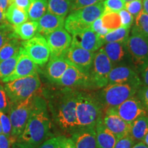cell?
Masks as SVG:
<instances>
[{
  "label": "cell",
  "instance_id": "6da1fadb",
  "mask_svg": "<svg viewBox=\"0 0 148 148\" xmlns=\"http://www.w3.org/2000/svg\"><path fill=\"white\" fill-rule=\"evenodd\" d=\"M51 127V121L47 101L36 95L33 106L23 132L18 141L28 143L34 147H38L45 140Z\"/></svg>",
  "mask_w": 148,
  "mask_h": 148
},
{
  "label": "cell",
  "instance_id": "7a4b0ae2",
  "mask_svg": "<svg viewBox=\"0 0 148 148\" xmlns=\"http://www.w3.org/2000/svg\"><path fill=\"white\" fill-rule=\"evenodd\" d=\"M76 92L62 90L53 98L49 106L55 123L66 132L72 133L79 127L76 118Z\"/></svg>",
  "mask_w": 148,
  "mask_h": 148
},
{
  "label": "cell",
  "instance_id": "3957f363",
  "mask_svg": "<svg viewBox=\"0 0 148 148\" xmlns=\"http://www.w3.org/2000/svg\"><path fill=\"white\" fill-rule=\"evenodd\" d=\"M76 118L78 126L95 127L102 118L100 101L90 94L76 92Z\"/></svg>",
  "mask_w": 148,
  "mask_h": 148
},
{
  "label": "cell",
  "instance_id": "277c9868",
  "mask_svg": "<svg viewBox=\"0 0 148 148\" xmlns=\"http://www.w3.org/2000/svg\"><path fill=\"white\" fill-rule=\"evenodd\" d=\"M41 86L38 73L5 83L4 88L11 106L36 95Z\"/></svg>",
  "mask_w": 148,
  "mask_h": 148
},
{
  "label": "cell",
  "instance_id": "5b68a950",
  "mask_svg": "<svg viewBox=\"0 0 148 148\" xmlns=\"http://www.w3.org/2000/svg\"><path fill=\"white\" fill-rule=\"evenodd\" d=\"M140 86L131 83L107 84L101 91V100L108 108L117 106L136 95Z\"/></svg>",
  "mask_w": 148,
  "mask_h": 148
},
{
  "label": "cell",
  "instance_id": "8992f818",
  "mask_svg": "<svg viewBox=\"0 0 148 148\" xmlns=\"http://www.w3.org/2000/svg\"><path fill=\"white\" fill-rule=\"evenodd\" d=\"M36 95L30 96L25 100L16 104L12 105L10 107L8 114L12 125L11 135L17 138L23 132L24 128L26 125Z\"/></svg>",
  "mask_w": 148,
  "mask_h": 148
},
{
  "label": "cell",
  "instance_id": "52a82bcc",
  "mask_svg": "<svg viewBox=\"0 0 148 148\" xmlns=\"http://www.w3.org/2000/svg\"><path fill=\"white\" fill-rule=\"evenodd\" d=\"M113 64L102 49L96 51L90 71L92 85L97 88H103L108 84V77Z\"/></svg>",
  "mask_w": 148,
  "mask_h": 148
},
{
  "label": "cell",
  "instance_id": "ba28073f",
  "mask_svg": "<svg viewBox=\"0 0 148 148\" xmlns=\"http://www.w3.org/2000/svg\"><path fill=\"white\" fill-rule=\"evenodd\" d=\"M125 45L130 60L138 71L148 58V38L132 28Z\"/></svg>",
  "mask_w": 148,
  "mask_h": 148
},
{
  "label": "cell",
  "instance_id": "9c48e42d",
  "mask_svg": "<svg viewBox=\"0 0 148 148\" xmlns=\"http://www.w3.org/2000/svg\"><path fill=\"white\" fill-rule=\"evenodd\" d=\"M21 47L33 62L43 66L49 61L50 50L45 36L37 33L30 39L21 42Z\"/></svg>",
  "mask_w": 148,
  "mask_h": 148
},
{
  "label": "cell",
  "instance_id": "30bf717a",
  "mask_svg": "<svg viewBox=\"0 0 148 148\" xmlns=\"http://www.w3.org/2000/svg\"><path fill=\"white\" fill-rule=\"evenodd\" d=\"M106 111L115 113L128 123H132L134 120L147 114L139 99L136 95L130 97L119 106L107 108Z\"/></svg>",
  "mask_w": 148,
  "mask_h": 148
},
{
  "label": "cell",
  "instance_id": "8fae6325",
  "mask_svg": "<svg viewBox=\"0 0 148 148\" xmlns=\"http://www.w3.org/2000/svg\"><path fill=\"white\" fill-rule=\"evenodd\" d=\"M50 50V57H63L71 45L72 36L65 29L60 28L45 36Z\"/></svg>",
  "mask_w": 148,
  "mask_h": 148
},
{
  "label": "cell",
  "instance_id": "7c38bea8",
  "mask_svg": "<svg viewBox=\"0 0 148 148\" xmlns=\"http://www.w3.org/2000/svg\"><path fill=\"white\" fill-rule=\"evenodd\" d=\"M95 53L78 46L71 45L63 57L70 64L86 73H90Z\"/></svg>",
  "mask_w": 148,
  "mask_h": 148
},
{
  "label": "cell",
  "instance_id": "4fadbf2b",
  "mask_svg": "<svg viewBox=\"0 0 148 148\" xmlns=\"http://www.w3.org/2000/svg\"><path fill=\"white\" fill-rule=\"evenodd\" d=\"M57 84L67 88L86 87L91 86L92 82L90 73H86L70 64Z\"/></svg>",
  "mask_w": 148,
  "mask_h": 148
},
{
  "label": "cell",
  "instance_id": "5bb4252c",
  "mask_svg": "<svg viewBox=\"0 0 148 148\" xmlns=\"http://www.w3.org/2000/svg\"><path fill=\"white\" fill-rule=\"evenodd\" d=\"M38 70V65L31 60L25 53L23 48L21 47L19 50V56L15 68L8 76L3 79L2 82L6 83L21 77L34 75L37 73Z\"/></svg>",
  "mask_w": 148,
  "mask_h": 148
},
{
  "label": "cell",
  "instance_id": "9a60e30c",
  "mask_svg": "<svg viewBox=\"0 0 148 148\" xmlns=\"http://www.w3.org/2000/svg\"><path fill=\"white\" fill-rule=\"evenodd\" d=\"M125 83L142 86V82L137 72L132 67L122 64L112 68L109 74L108 84Z\"/></svg>",
  "mask_w": 148,
  "mask_h": 148
},
{
  "label": "cell",
  "instance_id": "2e32d148",
  "mask_svg": "<svg viewBox=\"0 0 148 148\" xmlns=\"http://www.w3.org/2000/svg\"><path fill=\"white\" fill-rule=\"evenodd\" d=\"M71 44L88 51L95 52L102 47L103 42L101 36L89 28L82 32L72 35Z\"/></svg>",
  "mask_w": 148,
  "mask_h": 148
},
{
  "label": "cell",
  "instance_id": "e0dca14e",
  "mask_svg": "<svg viewBox=\"0 0 148 148\" xmlns=\"http://www.w3.org/2000/svg\"><path fill=\"white\" fill-rule=\"evenodd\" d=\"M76 148H98L95 127H80L71 133Z\"/></svg>",
  "mask_w": 148,
  "mask_h": 148
},
{
  "label": "cell",
  "instance_id": "ac0fdd59",
  "mask_svg": "<svg viewBox=\"0 0 148 148\" xmlns=\"http://www.w3.org/2000/svg\"><path fill=\"white\" fill-rule=\"evenodd\" d=\"M102 122L105 126L115 135L117 139L129 134L130 123L122 119L115 113L106 111L104 116H102Z\"/></svg>",
  "mask_w": 148,
  "mask_h": 148
},
{
  "label": "cell",
  "instance_id": "d6986e66",
  "mask_svg": "<svg viewBox=\"0 0 148 148\" xmlns=\"http://www.w3.org/2000/svg\"><path fill=\"white\" fill-rule=\"evenodd\" d=\"M101 48L112 62L113 66L115 64L117 65V64H122L125 59L127 58V57L130 58L125 42H107V43L103 44Z\"/></svg>",
  "mask_w": 148,
  "mask_h": 148
},
{
  "label": "cell",
  "instance_id": "ffe728a7",
  "mask_svg": "<svg viewBox=\"0 0 148 148\" xmlns=\"http://www.w3.org/2000/svg\"><path fill=\"white\" fill-rule=\"evenodd\" d=\"M65 17L47 12L38 21V33L42 36L54 32L60 28H63Z\"/></svg>",
  "mask_w": 148,
  "mask_h": 148
},
{
  "label": "cell",
  "instance_id": "44dd1931",
  "mask_svg": "<svg viewBox=\"0 0 148 148\" xmlns=\"http://www.w3.org/2000/svg\"><path fill=\"white\" fill-rule=\"evenodd\" d=\"M69 65L64 57L50 58L46 66V76L51 82L57 83Z\"/></svg>",
  "mask_w": 148,
  "mask_h": 148
},
{
  "label": "cell",
  "instance_id": "7402d4cb",
  "mask_svg": "<svg viewBox=\"0 0 148 148\" xmlns=\"http://www.w3.org/2000/svg\"><path fill=\"white\" fill-rule=\"evenodd\" d=\"M103 12H104L103 3L101 1L95 4L73 11L70 14L85 23L91 24L97 18L101 17Z\"/></svg>",
  "mask_w": 148,
  "mask_h": 148
},
{
  "label": "cell",
  "instance_id": "603a6c76",
  "mask_svg": "<svg viewBox=\"0 0 148 148\" xmlns=\"http://www.w3.org/2000/svg\"><path fill=\"white\" fill-rule=\"evenodd\" d=\"M95 132L98 148H114L117 138L105 126L102 122V118L96 123Z\"/></svg>",
  "mask_w": 148,
  "mask_h": 148
},
{
  "label": "cell",
  "instance_id": "cb8c5ba5",
  "mask_svg": "<svg viewBox=\"0 0 148 148\" xmlns=\"http://www.w3.org/2000/svg\"><path fill=\"white\" fill-rule=\"evenodd\" d=\"M148 133V116H142L130 123V135L135 141H143Z\"/></svg>",
  "mask_w": 148,
  "mask_h": 148
},
{
  "label": "cell",
  "instance_id": "d4e9b609",
  "mask_svg": "<svg viewBox=\"0 0 148 148\" xmlns=\"http://www.w3.org/2000/svg\"><path fill=\"white\" fill-rule=\"evenodd\" d=\"M14 32L19 39L27 40L34 37L38 29V21H29L13 26Z\"/></svg>",
  "mask_w": 148,
  "mask_h": 148
},
{
  "label": "cell",
  "instance_id": "484cf974",
  "mask_svg": "<svg viewBox=\"0 0 148 148\" xmlns=\"http://www.w3.org/2000/svg\"><path fill=\"white\" fill-rule=\"evenodd\" d=\"M5 17L8 23L14 26L27 21L28 14L26 11L18 8L15 5L10 4L5 10Z\"/></svg>",
  "mask_w": 148,
  "mask_h": 148
},
{
  "label": "cell",
  "instance_id": "4316f807",
  "mask_svg": "<svg viewBox=\"0 0 148 148\" xmlns=\"http://www.w3.org/2000/svg\"><path fill=\"white\" fill-rule=\"evenodd\" d=\"M71 0H47V11L56 15L65 16L70 12Z\"/></svg>",
  "mask_w": 148,
  "mask_h": 148
},
{
  "label": "cell",
  "instance_id": "83f0119b",
  "mask_svg": "<svg viewBox=\"0 0 148 148\" xmlns=\"http://www.w3.org/2000/svg\"><path fill=\"white\" fill-rule=\"evenodd\" d=\"M21 47V42L17 37H14L8 40L0 47V62L11 58L17 53Z\"/></svg>",
  "mask_w": 148,
  "mask_h": 148
},
{
  "label": "cell",
  "instance_id": "f1b7e54d",
  "mask_svg": "<svg viewBox=\"0 0 148 148\" xmlns=\"http://www.w3.org/2000/svg\"><path fill=\"white\" fill-rule=\"evenodd\" d=\"M64 27L70 34L74 35L90 28V24L85 23L71 14H69L64 21Z\"/></svg>",
  "mask_w": 148,
  "mask_h": 148
},
{
  "label": "cell",
  "instance_id": "f546056e",
  "mask_svg": "<svg viewBox=\"0 0 148 148\" xmlns=\"http://www.w3.org/2000/svg\"><path fill=\"white\" fill-rule=\"evenodd\" d=\"M47 11V0H33L27 14L29 21H38Z\"/></svg>",
  "mask_w": 148,
  "mask_h": 148
},
{
  "label": "cell",
  "instance_id": "4dcf8cb0",
  "mask_svg": "<svg viewBox=\"0 0 148 148\" xmlns=\"http://www.w3.org/2000/svg\"><path fill=\"white\" fill-rule=\"evenodd\" d=\"M130 28L124 27H120L119 28L110 31L105 36H101L103 44L112 42H126L128 38Z\"/></svg>",
  "mask_w": 148,
  "mask_h": 148
},
{
  "label": "cell",
  "instance_id": "1f68e13d",
  "mask_svg": "<svg viewBox=\"0 0 148 148\" xmlns=\"http://www.w3.org/2000/svg\"><path fill=\"white\" fill-rule=\"evenodd\" d=\"M103 27L108 29V32L121 27V18L119 12H106L101 16Z\"/></svg>",
  "mask_w": 148,
  "mask_h": 148
},
{
  "label": "cell",
  "instance_id": "d6a6232c",
  "mask_svg": "<svg viewBox=\"0 0 148 148\" xmlns=\"http://www.w3.org/2000/svg\"><path fill=\"white\" fill-rule=\"evenodd\" d=\"M18 56L19 51L11 58L0 62V81L2 82L3 79L13 71L18 61Z\"/></svg>",
  "mask_w": 148,
  "mask_h": 148
},
{
  "label": "cell",
  "instance_id": "836d02e7",
  "mask_svg": "<svg viewBox=\"0 0 148 148\" xmlns=\"http://www.w3.org/2000/svg\"><path fill=\"white\" fill-rule=\"evenodd\" d=\"M132 29L148 38V14L143 10L135 17V25Z\"/></svg>",
  "mask_w": 148,
  "mask_h": 148
},
{
  "label": "cell",
  "instance_id": "e575fe53",
  "mask_svg": "<svg viewBox=\"0 0 148 148\" xmlns=\"http://www.w3.org/2000/svg\"><path fill=\"white\" fill-rule=\"evenodd\" d=\"M14 37L17 36L14 34L13 26L11 24L7 21L0 24V47Z\"/></svg>",
  "mask_w": 148,
  "mask_h": 148
},
{
  "label": "cell",
  "instance_id": "d590c367",
  "mask_svg": "<svg viewBox=\"0 0 148 148\" xmlns=\"http://www.w3.org/2000/svg\"><path fill=\"white\" fill-rule=\"evenodd\" d=\"M104 12H119L124 8L125 1L123 0H106L103 1Z\"/></svg>",
  "mask_w": 148,
  "mask_h": 148
},
{
  "label": "cell",
  "instance_id": "8d00e7d4",
  "mask_svg": "<svg viewBox=\"0 0 148 148\" xmlns=\"http://www.w3.org/2000/svg\"><path fill=\"white\" fill-rule=\"evenodd\" d=\"M124 9L135 18L143 10V0H133L128 2H125Z\"/></svg>",
  "mask_w": 148,
  "mask_h": 148
},
{
  "label": "cell",
  "instance_id": "74e56055",
  "mask_svg": "<svg viewBox=\"0 0 148 148\" xmlns=\"http://www.w3.org/2000/svg\"><path fill=\"white\" fill-rule=\"evenodd\" d=\"M11 104L7 95L4 86L0 84V110L8 114L10 112Z\"/></svg>",
  "mask_w": 148,
  "mask_h": 148
},
{
  "label": "cell",
  "instance_id": "f35d334b",
  "mask_svg": "<svg viewBox=\"0 0 148 148\" xmlns=\"http://www.w3.org/2000/svg\"><path fill=\"white\" fill-rule=\"evenodd\" d=\"M0 124L1 125L3 134L8 135V136L11 135L12 125H11L10 119L9 116L1 110H0Z\"/></svg>",
  "mask_w": 148,
  "mask_h": 148
},
{
  "label": "cell",
  "instance_id": "ab89813d",
  "mask_svg": "<svg viewBox=\"0 0 148 148\" xmlns=\"http://www.w3.org/2000/svg\"><path fill=\"white\" fill-rule=\"evenodd\" d=\"M64 136L52 137L45 140L39 145L38 148H62V141Z\"/></svg>",
  "mask_w": 148,
  "mask_h": 148
},
{
  "label": "cell",
  "instance_id": "60d3db41",
  "mask_svg": "<svg viewBox=\"0 0 148 148\" xmlns=\"http://www.w3.org/2000/svg\"><path fill=\"white\" fill-rule=\"evenodd\" d=\"M101 1V0H71V6L70 12L88 6V5L95 4V3Z\"/></svg>",
  "mask_w": 148,
  "mask_h": 148
},
{
  "label": "cell",
  "instance_id": "b9f144b4",
  "mask_svg": "<svg viewBox=\"0 0 148 148\" xmlns=\"http://www.w3.org/2000/svg\"><path fill=\"white\" fill-rule=\"evenodd\" d=\"M135 143L136 141L129 134L117 139L114 148H132Z\"/></svg>",
  "mask_w": 148,
  "mask_h": 148
},
{
  "label": "cell",
  "instance_id": "7bdbcfd3",
  "mask_svg": "<svg viewBox=\"0 0 148 148\" xmlns=\"http://www.w3.org/2000/svg\"><path fill=\"white\" fill-rule=\"evenodd\" d=\"M119 14L121 18V26L124 27H128L130 28L132 26L133 22H134V17L125 9H122L119 12Z\"/></svg>",
  "mask_w": 148,
  "mask_h": 148
},
{
  "label": "cell",
  "instance_id": "ee69618b",
  "mask_svg": "<svg viewBox=\"0 0 148 148\" xmlns=\"http://www.w3.org/2000/svg\"><path fill=\"white\" fill-rule=\"evenodd\" d=\"M136 94L146 112L148 113V86H140L136 92Z\"/></svg>",
  "mask_w": 148,
  "mask_h": 148
},
{
  "label": "cell",
  "instance_id": "f6af8a7d",
  "mask_svg": "<svg viewBox=\"0 0 148 148\" xmlns=\"http://www.w3.org/2000/svg\"><path fill=\"white\" fill-rule=\"evenodd\" d=\"M90 29L100 36H105L109 32L108 29L106 27H103L101 17L97 18L90 24Z\"/></svg>",
  "mask_w": 148,
  "mask_h": 148
},
{
  "label": "cell",
  "instance_id": "bcb514c9",
  "mask_svg": "<svg viewBox=\"0 0 148 148\" xmlns=\"http://www.w3.org/2000/svg\"><path fill=\"white\" fill-rule=\"evenodd\" d=\"M18 138L12 135L0 134V148H12L13 144L17 141Z\"/></svg>",
  "mask_w": 148,
  "mask_h": 148
},
{
  "label": "cell",
  "instance_id": "7dc6e473",
  "mask_svg": "<svg viewBox=\"0 0 148 148\" xmlns=\"http://www.w3.org/2000/svg\"><path fill=\"white\" fill-rule=\"evenodd\" d=\"M138 71H139L140 73V79L142 82V85L148 86V58L140 66Z\"/></svg>",
  "mask_w": 148,
  "mask_h": 148
},
{
  "label": "cell",
  "instance_id": "c3c4849f",
  "mask_svg": "<svg viewBox=\"0 0 148 148\" xmlns=\"http://www.w3.org/2000/svg\"><path fill=\"white\" fill-rule=\"evenodd\" d=\"M33 0H10L9 1V5L14 4L18 8L22 9V10L27 12L29 5L32 2Z\"/></svg>",
  "mask_w": 148,
  "mask_h": 148
},
{
  "label": "cell",
  "instance_id": "681fc988",
  "mask_svg": "<svg viewBox=\"0 0 148 148\" xmlns=\"http://www.w3.org/2000/svg\"><path fill=\"white\" fill-rule=\"evenodd\" d=\"M62 148H76L71 138L63 136L62 141Z\"/></svg>",
  "mask_w": 148,
  "mask_h": 148
},
{
  "label": "cell",
  "instance_id": "f907efd6",
  "mask_svg": "<svg viewBox=\"0 0 148 148\" xmlns=\"http://www.w3.org/2000/svg\"><path fill=\"white\" fill-rule=\"evenodd\" d=\"M12 148H34L33 146L29 145L28 143H24L21 141H16L13 144Z\"/></svg>",
  "mask_w": 148,
  "mask_h": 148
},
{
  "label": "cell",
  "instance_id": "816d5d0a",
  "mask_svg": "<svg viewBox=\"0 0 148 148\" xmlns=\"http://www.w3.org/2000/svg\"><path fill=\"white\" fill-rule=\"evenodd\" d=\"M9 1H10V0H0V9H1L4 13L9 5Z\"/></svg>",
  "mask_w": 148,
  "mask_h": 148
},
{
  "label": "cell",
  "instance_id": "f5cc1de1",
  "mask_svg": "<svg viewBox=\"0 0 148 148\" xmlns=\"http://www.w3.org/2000/svg\"><path fill=\"white\" fill-rule=\"evenodd\" d=\"M132 148H148V147L143 141H138L135 143Z\"/></svg>",
  "mask_w": 148,
  "mask_h": 148
},
{
  "label": "cell",
  "instance_id": "db71d44e",
  "mask_svg": "<svg viewBox=\"0 0 148 148\" xmlns=\"http://www.w3.org/2000/svg\"><path fill=\"white\" fill-rule=\"evenodd\" d=\"M143 10L148 14V0H143Z\"/></svg>",
  "mask_w": 148,
  "mask_h": 148
},
{
  "label": "cell",
  "instance_id": "11a10c76",
  "mask_svg": "<svg viewBox=\"0 0 148 148\" xmlns=\"http://www.w3.org/2000/svg\"><path fill=\"white\" fill-rule=\"evenodd\" d=\"M5 21H6V20H5V13L0 9V24L4 23Z\"/></svg>",
  "mask_w": 148,
  "mask_h": 148
},
{
  "label": "cell",
  "instance_id": "9f6ffc18",
  "mask_svg": "<svg viewBox=\"0 0 148 148\" xmlns=\"http://www.w3.org/2000/svg\"><path fill=\"white\" fill-rule=\"evenodd\" d=\"M143 142L148 147V133L145 135V137H144L143 140Z\"/></svg>",
  "mask_w": 148,
  "mask_h": 148
},
{
  "label": "cell",
  "instance_id": "6f0895ef",
  "mask_svg": "<svg viewBox=\"0 0 148 148\" xmlns=\"http://www.w3.org/2000/svg\"><path fill=\"white\" fill-rule=\"evenodd\" d=\"M2 133V128H1V125L0 124V134H1Z\"/></svg>",
  "mask_w": 148,
  "mask_h": 148
},
{
  "label": "cell",
  "instance_id": "680465c9",
  "mask_svg": "<svg viewBox=\"0 0 148 148\" xmlns=\"http://www.w3.org/2000/svg\"><path fill=\"white\" fill-rule=\"evenodd\" d=\"M123 1H125V2H128V1H133V0H123Z\"/></svg>",
  "mask_w": 148,
  "mask_h": 148
},
{
  "label": "cell",
  "instance_id": "91938a15",
  "mask_svg": "<svg viewBox=\"0 0 148 148\" xmlns=\"http://www.w3.org/2000/svg\"><path fill=\"white\" fill-rule=\"evenodd\" d=\"M101 1H102V0H101Z\"/></svg>",
  "mask_w": 148,
  "mask_h": 148
}]
</instances>
